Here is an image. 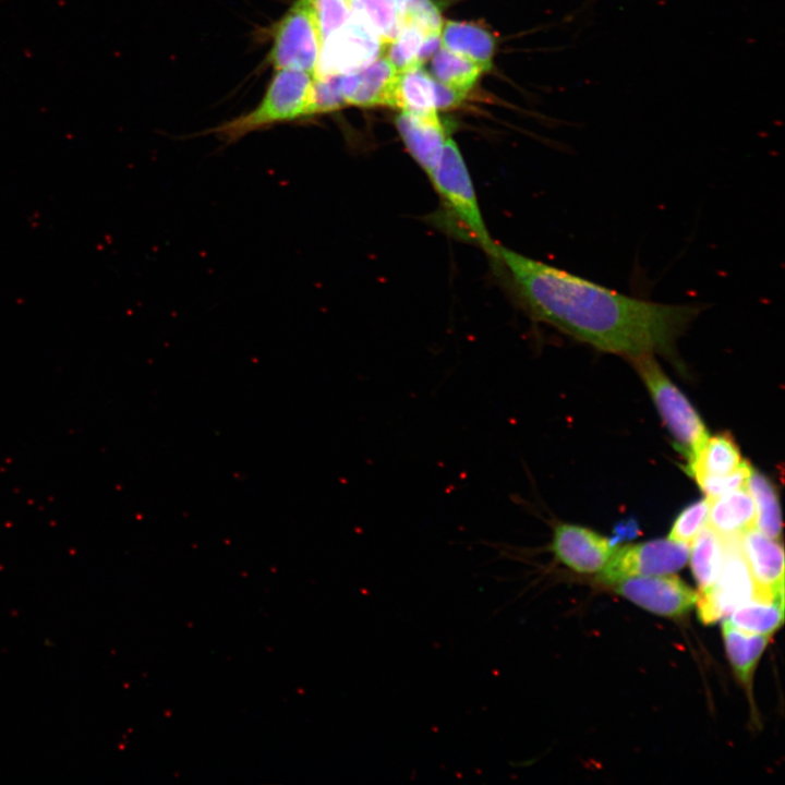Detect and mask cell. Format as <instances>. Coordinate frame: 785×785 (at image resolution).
<instances>
[{
	"label": "cell",
	"instance_id": "d6986e66",
	"mask_svg": "<svg viewBox=\"0 0 785 785\" xmlns=\"http://www.w3.org/2000/svg\"><path fill=\"white\" fill-rule=\"evenodd\" d=\"M783 620L784 597H753L735 608L729 621L745 632L771 636Z\"/></svg>",
	"mask_w": 785,
	"mask_h": 785
},
{
	"label": "cell",
	"instance_id": "e0dca14e",
	"mask_svg": "<svg viewBox=\"0 0 785 785\" xmlns=\"http://www.w3.org/2000/svg\"><path fill=\"white\" fill-rule=\"evenodd\" d=\"M723 638L727 656L738 679L750 686L754 668L766 648L770 636L745 632L730 621L723 623Z\"/></svg>",
	"mask_w": 785,
	"mask_h": 785
},
{
	"label": "cell",
	"instance_id": "4fadbf2b",
	"mask_svg": "<svg viewBox=\"0 0 785 785\" xmlns=\"http://www.w3.org/2000/svg\"><path fill=\"white\" fill-rule=\"evenodd\" d=\"M395 123L409 154L430 179L449 137L446 126L437 114L419 116L402 110Z\"/></svg>",
	"mask_w": 785,
	"mask_h": 785
},
{
	"label": "cell",
	"instance_id": "3957f363",
	"mask_svg": "<svg viewBox=\"0 0 785 785\" xmlns=\"http://www.w3.org/2000/svg\"><path fill=\"white\" fill-rule=\"evenodd\" d=\"M430 181L462 233L498 265L499 244L493 240L486 228L468 167L450 136Z\"/></svg>",
	"mask_w": 785,
	"mask_h": 785
},
{
	"label": "cell",
	"instance_id": "9c48e42d",
	"mask_svg": "<svg viewBox=\"0 0 785 785\" xmlns=\"http://www.w3.org/2000/svg\"><path fill=\"white\" fill-rule=\"evenodd\" d=\"M616 593L654 614L679 617L696 603L697 594L675 576H637L614 583Z\"/></svg>",
	"mask_w": 785,
	"mask_h": 785
},
{
	"label": "cell",
	"instance_id": "4dcf8cb0",
	"mask_svg": "<svg viewBox=\"0 0 785 785\" xmlns=\"http://www.w3.org/2000/svg\"><path fill=\"white\" fill-rule=\"evenodd\" d=\"M637 533V524L636 522H621L617 526L614 534L615 538L613 541H611L612 545L614 546L615 543H617L621 539H629L631 536H635Z\"/></svg>",
	"mask_w": 785,
	"mask_h": 785
},
{
	"label": "cell",
	"instance_id": "9a60e30c",
	"mask_svg": "<svg viewBox=\"0 0 785 785\" xmlns=\"http://www.w3.org/2000/svg\"><path fill=\"white\" fill-rule=\"evenodd\" d=\"M443 47L461 55L485 71L490 69L496 40L486 28L468 22L448 21L440 31Z\"/></svg>",
	"mask_w": 785,
	"mask_h": 785
},
{
	"label": "cell",
	"instance_id": "cb8c5ba5",
	"mask_svg": "<svg viewBox=\"0 0 785 785\" xmlns=\"http://www.w3.org/2000/svg\"><path fill=\"white\" fill-rule=\"evenodd\" d=\"M425 33L413 23H403L398 36L388 44L387 60L398 72L418 65V52Z\"/></svg>",
	"mask_w": 785,
	"mask_h": 785
},
{
	"label": "cell",
	"instance_id": "52a82bcc",
	"mask_svg": "<svg viewBox=\"0 0 785 785\" xmlns=\"http://www.w3.org/2000/svg\"><path fill=\"white\" fill-rule=\"evenodd\" d=\"M688 556V544L669 539L629 545L613 552L599 578L612 584L628 577L668 575L681 569Z\"/></svg>",
	"mask_w": 785,
	"mask_h": 785
},
{
	"label": "cell",
	"instance_id": "6da1fadb",
	"mask_svg": "<svg viewBox=\"0 0 785 785\" xmlns=\"http://www.w3.org/2000/svg\"><path fill=\"white\" fill-rule=\"evenodd\" d=\"M498 266L534 319L629 360L671 354L703 309L629 297L500 244Z\"/></svg>",
	"mask_w": 785,
	"mask_h": 785
},
{
	"label": "cell",
	"instance_id": "ffe728a7",
	"mask_svg": "<svg viewBox=\"0 0 785 785\" xmlns=\"http://www.w3.org/2000/svg\"><path fill=\"white\" fill-rule=\"evenodd\" d=\"M690 566L700 591L710 588L717 579L724 556L723 539L705 526L691 542Z\"/></svg>",
	"mask_w": 785,
	"mask_h": 785
},
{
	"label": "cell",
	"instance_id": "ac0fdd59",
	"mask_svg": "<svg viewBox=\"0 0 785 785\" xmlns=\"http://www.w3.org/2000/svg\"><path fill=\"white\" fill-rule=\"evenodd\" d=\"M396 108L419 116H435L433 77L422 65L399 73L396 88Z\"/></svg>",
	"mask_w": 785,
	"mask_h": 785
},
{
	"label": "cell",
	"instance_id": "4316f807",
	"mask_svg": "<svg viewBox=\"0 0 785 785\" xmlns=\"http://www.w3.org/2000/svg\"><path fill=\"white\" fill-rule=\"evenodd\" d=\"M321 41L341 28L350 19L347 0H311Z\"/></svg>",
	"mask_w": 785,
	"mask_h": 785
},
{
	"label": "cell",
	"instance_id": "8992f818",
	"mask_svg": "<svg viewBox=\"0 0 785 785\" xmlns=\"http://www.w3.org/2000/svg\"><path fill=\"white\" fill-rule=\"evenodd\" d=\"M321 45L311 0H297L275 29L271 64L277 70H297L314 76Z\"/></svg>",
	"mask_w": 785,
	"mask_h": 785
},
{
	"label": "cell",
	"instance_id": "83f0119b",
	"mask_svg": "<svg viewBox=\"0 0 785 785\" xmlns=\"http://www.w3.org/2000/svg\"><path fill=\"white\" fill-rule=\"evenodd\" d=\"M752 470L750 462L744 460L738 469L727 475L700 478L696 481L705 497L713 499L737 488L746 487Z\"/></svg>",
	"mask_w": 785,
	"mask_h": 785
},
{
	"label": "cell",
	"instance_id": "f1b7e54d",
	"mask_svg": "<svg viewBox=\"0 0 785 785\" xmlns=\"http://www.w3.org/2000/svg\"><path fill=\"white\" fill-rule=\"evenodd\" d=\"M401 22L413 23L425 34L440 33L443 27L440 12L432 0H408Z\"/></svg>",
	"mask_w": 785,
	"mask_h": 785
},
{
	"label": "cell",
	"instance_id": "8fae6325",
	"mask_svg": "<svg viewBox=\"0 0 785 785\" xmlns=\"http://www.w3.org/2000/svg\"><path fill=\"white\" fill-rule=\"evenodd\" d=\"M739 544L756 584V597H784L782 543L750 528L739 535Z\"/></svg>",
	"mask_w": 785,
	"mask_h": 785
},
{
	"label": "cell",
	"instance_id": "7402d4cb",
	"mask_svg": "<svg viewBox=\"0 0 785 785\" xmlns=\"http://www.w3.org/2000/svg\"><path fill=\"white\" fill-rule=\"evenodd\" d=\"M351 16L363 23L381 40L390 44L402 22L394 0H347Z\"/></svg>",
	"mask_w": 785,
	"mask_h": 785
},
{
	"label": "cell",
	"instance_id": "ba28073f",
	"mask_svg": "<svg viewBox=\"0 0 785 785\" xmlns=\"http://www.w3.org/2000/svg\"><path fill=\"white\" fill-rule=\"evenodd\" d=\"M383 46L371 29L350 15L341 28L322 41L314 76L362 69L382 56Z\"/></svg>",
	"mask_w": 785,
	"mask_h": 785
},
{
	"label": "cell",
	"instance_id": "f546056e",
	"mask_svg": "<svg viewBox=\"0 0 785 785\" xmlns=\"http://www.w3.org/2000/svg\"><path fill=\"white\" fill-rule=\"evenodd\" d=\"M434 102L436 109L457 107L464 99L468 92L446 85L433 78Z\"/></svg>",
	"mask_w": 785,
	"mask_h": 785
},
{
	"label": "cell",
	"instance_id": "5bb4252c",
	"mask_svg": "<svg viewBox=\"0 0 785 785\" xmlns=\"http://www.w3.org/2000/svg\"><path fill=\"white\" fill-rule=\"evenodd\" d=\"M709 500L708 526L722 538L739 536L754 527V503L746 487Z\"/></svg>",
	"mask_w": 785,
	"mask_h": 785
},
{
	"label": "cell",
	"instance_id": "5b68a950",
	"mask_svg": "<svg viewBox=\"0 0 785 785\" xmlns=\"http://www.w3.org/2000/svg\"><path fill=\"white\" fill-rule=\"evenodd\" d=\"M724 556L716 581L697 594L699 619L711 625L756 597V584L739 544V536L722 538Z\"/></svg>",
	"mask_w": 785,
	"mask_h": 785
},
{
	"label": "cell",
	"instance_id": "7c38bea8",
	"mask_svg": "<svg viewBox=\"0 0 785 785\" xmlns=\"http://www.w3.org/2000/svg\"><path fill=\"white\" fill-rule=\"evenodd\" d=\"M399 73L386 57L379 56L362 69L341 74L346 104L359 107H396Z\"/></svg>",
	"mask_w": 785,
	"mask_h": 785
},
{
	"label": "cell",
	"instance_id": "30bf717a",
	"mask_svg": "<svg viewBox=\"0 0 785 785\" xmlns=\"http://www.w3.org/2000/svg\"><path fill=\"white\" fill-rule=\"evenodd\" d=\"M548 551L558 563L580 573L602 570L614 552L609 540L567 522L554 526Z\"/></svg>",
	"mask_w": 785,
	"mask_h": 785
},
{
	"label": "cell",
	"instance_id": "44dd1931",
	"mask_svg": "<svg viewBox=\"0 0 785 785\" xmlns=\"http://www.w3.org/2000/svg\"><path fill=\"white\" fill-rule=\"evenodd\" d=\"M746 488L754 503V527L770 539L782 534V518L777 493L773 483L762 473L752 470Z\"/></svg>",
	"mask_w": 785,
	"mask_h": 785
},
{
	"label": "cell",
	"instance_id": "603a6c76",
	"mask_svg": "<svg viewBox=\"0 0 785 785\" xmlns=\"http://www.w3.org/2000/svg\"><path fill=\"white\" fill-rule=\"evenodd\" d=\"M430 70L434 80L466 92L485 71L476 62L443 46L431 57Z\"/></svg>",
	"mask_w": 785,
	"mask_h": 785
},
{
	"label": "cell",
	"instance_id": "2e32d148",
	"mask_svg": "<svg viewBox=\"0 0 785 785\" xmlns=\"http://www.w3.org/2000/svg\"><path fill=\"white\" fill-rule=\"evenodd\" d=\"M744 459L734 437L727 433L708 437L703 447L686 468L695 480L706 476H723L740 467Z\"/></svg>",
	"mask_w": 785,
	"mask_h": 785
},
{
	"label": "cell",
	"instance_id": "7a4b0ae2",
	"mask_svg": "<svg viewBox=\"0 0 785 785\" xmlns=\"http://www.w3.org/2000/svg\"><path fill=\"white\" fill-rule=\"evenodd\" d=\"M312 77L302 71L278 70L258 106L210 132L226 144H231L252 132L310 117Z\"/></svg>",
	"mask_w": 785,
	"mask_h": 785
},
{
	"label": "cell",
	"instance_id": "1f68e13d",
	"mask_svg": "<svg viewBox=\"0 0 785 785\" xmlns=\"http://www.w3.org/2000/svg\"><path fill=\"white\" fill-rule=\"evenodd\" d=\"M394 1L396 3L397 10H398L400 19H401L408 0H394Z\"/></svg>",
	"mask_w": 785,
	"mask_h": 785
},
{
	"label": "cell",
	"instance_id": "d4e9b609",
	"mask_svg": "<svg viewBox=\"0 0 785 785\" xmlns=\"http://www.w3.org/2000/svg\"><path fill=\"white\" fill-rule=\"evenodd\" d=\"M345 105L347 104L341 88V74L314 76L310 117L336 111Z\"/></svg>",
	"mask_w": 785,
	"mask_h": 785
},
{
	"label": "cell",
	"instance_id": "484cf974",
	"mask_svg": "<svg viewBox=\"0 0 785 785\" xmlns=\"http://www.w3.org/2000/svg\"><path fill=\"white\" fill-rule=\"evenodd\" d=\"M709 509V498L687 506L675 519L668 539L674 542L690 544L699 531L708 524Z\"/></svg>",
	"mask_w": 785,
	"mask_h": 785
},
{
	"label": "cell",
	"instance_id": "277c9868",
	"mask_svg": "<svg viewBox=\"0 0 785 785\" xmlns=\"http://www.w3.org/2000/svg\"><path fill=\"white\" fill-rule=\"evenodd\" d=\"M630 361L643 379L688 466L709 437L703 421L686 396L665 375L653 354L640 355Z\"/></svg>",
	"mask_w": 785,
	"mask_h": 785
}]
</instances>
